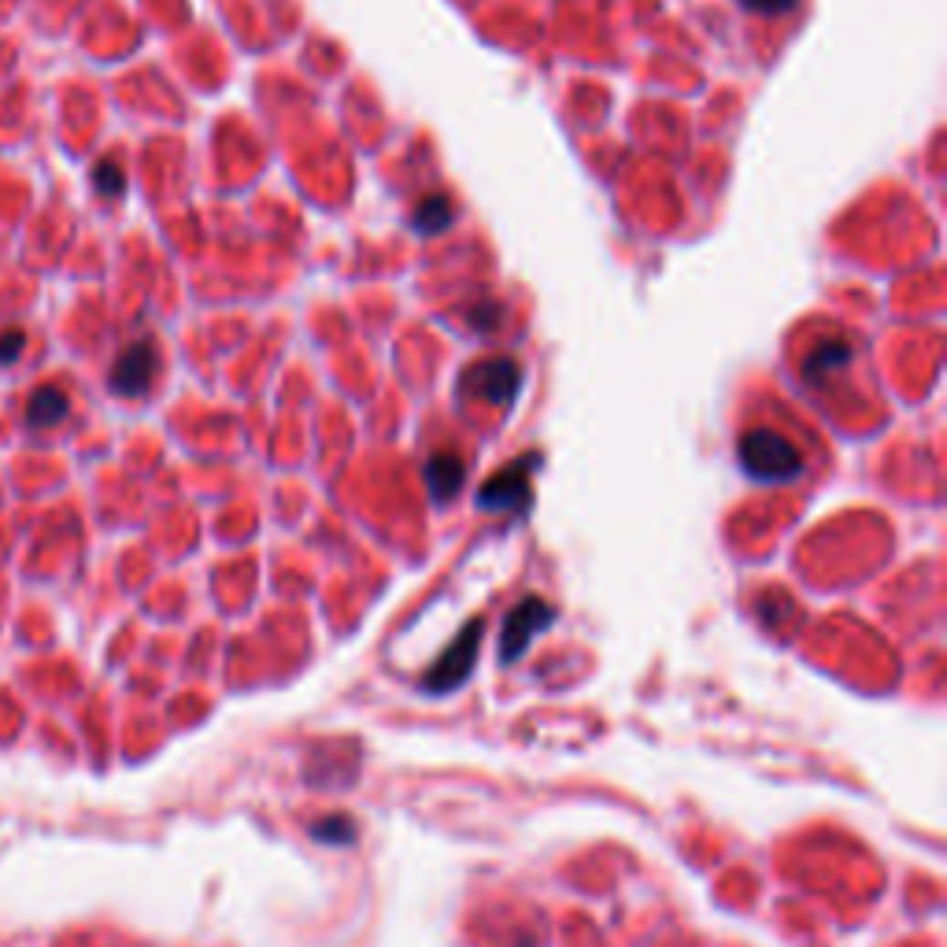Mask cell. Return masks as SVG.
<instances>
[{"instance_id": "cell-4", "label": "cell", "mask_w": 947, "mask_h": 947, "mask_svg": "<svg viewBox=\"0 0 947 947\" xmlns=\"http://www.w3.org/2000/svg\"><path fill=\"white\" fill-rule=\"evenodd\" d=\"M537 466V456H522L515 466L492 474L477 492V503L489 511H526L529 508V482L526 474Z\"/></svg>"}, {"instance_id": "cell-3", "label": "cell", "mask_w": 947, "mask_h": 947, "mask_svg": "<svg viewBox=\"0 0 947 947\" xmlns=\"http://www.w3.org/2000/svg\"><path fill=\"white\" fill-rule=\"evenodd\" d=\"M555 622V607L548 600H522L519 607H511V615L503 618V637H500V660L503 663H515L526 644L534 640L540 629H548Z\"/></svg>"}, {"instance_id": "cell-7", "label": "cell", "mask_w": 947, "mask_h": 947, "mask_svg": "<svg viewBox=\"0 0 947 947\" xmlns=\"http://www.w3.org/2000/svg\"><path fill=\"white\" fill-rule=\"evenodd\" d=\"M67 393L56 389V385H41V389H34L30 404H26V422H30L34 430H49V426H60L63 419H67Z\"/></svg>"}, {"instance_id": "cell-8", "label": "cell", "mask_w": 947, "mask_h": 947, "mask_svg": "<svg viewBox=\"0 0 947 947\" xmlns=\"http://www.w3.org/2000/svg\"><path fill=\"white\" fill-rule=\"evenodd\" d=\"M463 477H466L463 459L452 456V452L433 456L430 466H426V485H430L433 500H452V496L463 489Z\"/></svg>"}, {"instance_id": "cell-14", "label": "cell", "mask_w": 947, "mask_h": 947, "mask_svg": "<svg viewBox=\"0 0 947 947\" xmlns=\"http://www.w3.org/2000/svg\"><path fill=\"white\" fill-rule=\"evenodd\" d=\"M741 4L752 8V12H759V15H784L796 8V0H741Z\"/></svg>"}, {"instance_id": "cell-12", "label": "cell", "mask_w": 947, "mask_h": 947, "mask_svg": "<svg viewBox=\"0 0 947 947\" xmlns=\"http://www.w3.org/2000/svg\"><path fill=\"white\" fill-rule=\"evenodd\" d=\"M93 182H97V189H101L104 196H119L123 193V170L115 167V164H101L93 170Z\"/></svg>"}, {"instance_id": "cell-6", "label": "cell", "mask_w": 947, "mask_h": 947, "mask_svg": "<svg viewBox=\"0 0 947 947\" xmlns=\"http://www.w3.org/2000/svg\"><path fill=\"white\" fill-rule=\"evenodd\" d=\"M156 367H159V351L152 341H138L115 359L112 367V389L119 396H144L156 377Z\"/></svg>"}, {"instance_id": "cell-10", "label": "cell", "mask_w": 947, "mask_h": 947, "mask_svg": "<svg viewBox=\"0 0 947 947\" xmlns=\"http://www.w3.org/2000/svg\"><path fill=\"white\" fill-rule=\"evenodd\" d=\"M448 227H452V204L445 196H426L414 207V230L419 233H440Z\"/></svg>"}, {"instance_id": "cell-5", "label": "cell", "mask_w": 947, "mask_h": 947, "mask_svg": "<svg viewBox=\"0 0 947 947\" xmlns=\"http://www.w3.org/2000/svg\"><path fill=\"white\" fill-rule=\"evenodd\" d=\"M463 389H471L489 404H511L522 389V371L515 359H485V363L471 367Z\"/></svg>"}, {"instance_id": "cell-1", "label": "cell", "mask_w": 947, "mask_h": 947, "mask_svg": "<svg viewBox=\"0 0 947 947\" xmlns=\"http://www.w3.org/2000/svg\"><path fill=\"white\" fill-rule=\"evenodd\" d=\"M737 459H741L744 474L755 477V482H792V477L804 474V456L792 445L784 433L778 430H747L741 440H737Z\"/></svg>"}, {"instance_id": "cell-9", "label": "cell", "mask_w": 947, "mask_h": 947, "mask_svg": "<svg viewBox=\"0 0 947 947\" xmlns=\"http://www.w3.org/2000/svg\"><path fill=\"white\" fill-rule=\"evenodd\" d=\"M847 363H852V345H847V341H826V345H818L807 356L804 377L810 385H818V382H826L829 374L841 371V367H847Z\"/></svg>"}, {"instance_id": "cell-13", "label": "cell", "mask_w": 947, "mask_h": 947, "mask_svg": "<svg viewBox=\"0 0 947 947\" xmlns=\"http://www.w3.org/2000/svg\"><path fill=\"white\" fill-rule=\"evenodd\" d=\"M23 345H26L23 330H4V333H0V367L15 363V359L23 356Z\"/></svg>"}, {"instance_id": "cell-11", "label": "cell", "mask_w": 947, "mask_h": 947, "mask_svg": "<svg viewBox=\"0 0 947 947\" xmlns=\"http://www.w3.org/2000/svg\"><path fill=\"white\" fill-rule=\"evenodd\" d=\"M311 836L322 844L345 847V844L356 841V826H351V818H345V815H330V818H319V822L311 826Z\"/></svg>"}, {"instance_id": "cell-2", "label": "cell", "mask_w": 947, "mask_h": 947, "mask_svg": "<svg viewBox=\"0 0 947 947\" xmlns=\"http://www.w3.org/2000/svg\"><path fill=\"white\" fill-rule=\"evenodd\" d=\"M482 634H485L482 618L466 622V626L459 629V637L448 644V652L426 670V678H422V692H430V696H445V692L459 689V684L471 678L474 660H477V644H482Z\"/></svg>"}]
</instances>
